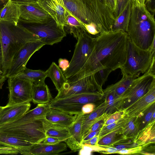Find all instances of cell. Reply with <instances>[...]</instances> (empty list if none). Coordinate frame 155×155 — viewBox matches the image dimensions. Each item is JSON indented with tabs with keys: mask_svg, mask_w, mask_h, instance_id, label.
Listing matches in <instances>:
<instances>
[{
	"mask_svg": "<svg viewBox=\"0 0 155 155\" xmlns=\"http://www.w3.org/2000/svg\"><path fill=\"white\" fill-rule=\"evenodd\" d=\"M127 39L126 32L122 31L100 33L94 38L93 49L83 67L67 82L77 81L104 68H120L125 61Z\"/></svg>",
	"mask_w": 155,
	"mask_h": 155,
	"instance_id": "6da1fadb",
	"label": "cell"
},
{
	"mask_svg": "<svg viewBox=\"0 0 155 155\" xmlns=\"http://www.w3.org/2000/svg\"><path fill=\"white\" fill-rule=\"evenodd\" d=\"M126 33L128 39L136 46L143 50L150 49L155 40V21L145 5L132 4Z\"/></svg>",
	"mask_w": 155,
	"mask_h": 155,
	"instance_id": "7a4b0ae2",
	"label": "cell"
},
{
	"mask_svg": "<svg viewBox=\"0 0 155 155\" xmlns=\"http://www.w3.org/2000/svg\"><path fill=\"white\" fill-rule=\"evenodd\" d=\"M38 40V36L18 24L0 21L3 75L6 76L12 59L18 51L27 43Z\"/></svg>",
	"mask_w": 155,
	"mask_h": 155,
	"instance_id": "3957f363",
	"label": "cell"
},
{
	"mask_svg": "<svg viewBox=\"0 0 155 155\" xmlns=\"http://www.w3.org/2000/svg\"><path fill=\"white\" fill-rule=\"evenodd\" d=\"M155 58V53L139 48L128 38L125 61L120 69L122 73L137 78L148 70Z\"/></svg>",
	"mask_w": 155,
	"mask_h": 155,
	"instance_id": "277c9868",
	"label": "cell"
},
{
	"mask_svg": "<svg viewBox=\"0 0 155 155\" xmlns=\"http://www.w3.org/2000/svg\"><path fill=\"white\" fill-rule=\"evenodd\" d=\"M51 127L45 119H38L13 125L0 126V133L20 138L33 144L42 142Z\"/></svg>",
	"mask_w": 155,
	"mask_h": 155,
	"instance_id": "5b68a950",
	"label": "cell"
},
{
	"mask_svg": "<svg viewBox=\"0 0 155 155\" xmlns=\"http://www.w3.org/2000/svg\"><path fill=\"white\" fill-rule=\"evenodd\" d=\"M104 98L103 93L99 91L77 94L58 99H53L49 103L50 108L75 115L81 112L85 104H95Z\"/></svg>",
	"mask_w": 155,
	"mask_h": 155,
	"instance_id": "8992f818",
	"label": "cell"
},
{
	"mask_svg": "<svg viewBox=\"0 0 155 155\" xmlns=\"http://www.w3.org/2000/svg\"><path fill=\"white\" fill-rule=\"evenodd\" d=\"M77 40L69 66L63 72L67 79L80 70L89 56L94 47V38L86 29L82 32Z\"/></svg>",
	"mask_w": 155,
	"mask_h": 155,
	"instance_id": "52a82bcc",
	"label": "cell"
},
{
	"mask_svg": "<svg viewBox=\"0 0 155 155\" xmlns=\"http://www.w3.org/2000/svg\"><path fill=\"white\" fill-rule=\"evenodd\" d=\"M87 8L88 24L95 25L100 33L111 31L115 18L113 12L99 0H84Z\"/></svg>",
	"mask_w": 155,
	"mask_h": 155,
	"instance_id": "ba28073f",
	"label": "cell"
},
{
	"mask_svg": "<svg viewBox=\"0 0 155 155\" xmlns=\"http://www.w3.org/2000/svg\"><path fill=\"white\" fill-rule=\"evenodd\" d=\"M18 24L38 36L45 45L59 42L66 36L64 29L58 27L53 18L42 24L28 23L19 20Z\"/></svg>",
	"mask_w": 155,
	"mask_h": 155,
	"instance_id": "9c48e42d",
	"label": "cell"
},
{
	"mask_svg": "<svg viewBox=\"0 0 155 155\" xmlns=\"http://www.w3.org/2000/svg\"><path fill=\"white\" fill-rule=\"evenodd\" d=\"M155 86V75L147 71L138 77L123 95L120 97L119 110H124Z\"/></svg>",
	"mask_w": 155,
	"mask_h": 155,
	"instance_id": "30bf717a",
	"label": "cell"
},
{
	"mask_svg": "<svg viewBox=\"0 0 155 155\" xmlns=\"http://www.w3.org/2000/svg\"><path fill=\"white\" fill-rule=\"evenodd\" d=\"M9 91L7 106L29 103L32 101L33 83L30 80L15 76L8 78Z\"/></svg>",
	"mask_w": 155,
	"mask_h": 155,
	"instance_id": "8fae6325",
	"label": "cell"
},
{
	"mask_svg": "<svg viewBox=\"0 0 155 155\" xmlns=\"http://www.w3.org/2000/svg\"><path fill=\"white\" fill-rule=\"evenodd\" d=\"M45 45L40 40L30 41L22 47L13 58L6 75V78L17 76L26 67L32 55Z\"/></svg>",
	"mask_w": 155,
	"mask_h": 155,
	"instance_id": "7c38bea8",
	"label": "cell"
},
{
	"mask_svg": "<svg viewBox=\"0 0 155 155\" xmlns=\"http://www.w3.org/2000/svg\"><path fill=\"white\" fill-rule=\"evenodd\" d=\"M103 90L96 82L94 74L73 82H67L54 99L85 93L99 91L103 93Z\"/></svg>",
	"mask_w": 155,
	"mask_h": 155,
	"instance_id": "4fadbf2b",
	"label": "cell"
},
{
	"mask_svg": "<svg viewBox=\"0 0 155 155\" xmlns=\"http://www.w3.org/2000/svg\"><path fill=\"white\" fill-rule=\"evenodd\" d=\"M37 3L55 20L58 27L64 29L67 24V13L70 12L66 7L64 0H37Z\"/></svg>",
	"mask_w": 155,
	"mask_h": 155,
	"instance_id": "5bb4252c",
	"label": "cell"
},
{
	"mask_svg": "<svg viewBox=\"0 0 155 155\" xmlns=\"http://www.w3.org/2000/svg\"><path fill=\"white\" fill-rule=\"evenodd\" d=\"M18 5L20 15L19 20L22 21L30 23L42 24L46 23L53 18L37 3Z\"/></svg>",
	"mask_w": 155,
	"mask_h": 155,
	"instance_id": "9a60e30c",
	"label": "cell"
},
{
	"mask_svg": "<svg viewBox=\"0 0 155 155\" xmlns=\"http://www.w3.org/2000/svg\"><path fill=\"white\" fill-rule=\"evenodd\" d=\"M155 102V86L124 110L126 116L141 117Z\"/></svg>",
	"mask_w": 155,
	"mask_h": 155,
	"instance_id": "2e32d148",
	"label": "cell"
},
{
	"mask_svg": "<svg viewBox=\"0 0 155 155\" xmlns=\"http://www.w3.org/2000/svg\"><path fill=\"white\" fill-rule=\"evenodd\" d=\"M31 107L30 102L1 106L0 126L12 122L21 118L29 110Z\"/></svg>",
	"mask_w": 155,
	"mask_h": 155,
	"instance_id": "e0dca14e",
	"label": "cell"
},
{
	"mask_svg": "<svg viewBox=\"0 0 155 155\" xmlns=\"http://www.w3.org/2000/svg\"><path fill=\"white\" fill-rule=\"evenodd\" d=\"M67 149V145L62 142L54 145H49L40 143L33 144L18 151L19 153L26 155H58Z\"/></svg>",
	"mask_w": 155,
	"mask_h": 155,
	"instance_id": "ac0fdd59",
	"label": "cell"
},
{
	"mask_svg": "<svg viewBox=\"0 0 155 155\" xmlns=\"http://www.w3.org/2000/svg\"><path fill=\"white\" fill-rule=\"evenodd\" d=\"M75 115L74 122L68 128L70 137L64 141L71 150L74 152L80 150L82 147V138L81 131L85 115L81 112Z\"/></svg>",
	"mask_w": 155,
	"mask_h": 155,
	"instance_id": "d6986e66",
	"label": "cell"
},
{
	"mask_svg": "<svg viewBox=\"0 0 155 155\" xmlns=\"http://www.w3.org/2000/svg\"><path fill=\"white\" fill-rule=\"evenodd\" d=\"M74 115L50 108L45 119L51 127L68 128L72 124L75 120L76 115Z\"/></svg>",
	"mask_w": 155,
	"mask_h": 155,
	"instance_id": "ffe728a7",
	"label": "cell"
},
{
	"mask_svg": "<svg viewBox=\"0 0 155 155\" xmlns=\"http://www.w3.org/2000/svg\"><path fill=\"white\" fill-rule=\"evenodd\" d=\"M49 104H38L35 108L29 110L21 118L12 122L4 125H13L36 119H45L47 113L50 108Z\"/></svg>",
	"mask_w": 155,
	"mask_h": 155,
	"instance_id": "44dd1931",
	"label": "cell"
},
{
	"mask_svg": "<svg viewBox=\"0 0 155 155\" xmlns=\"http://www.w3.org/2000/svg\"><path fill=\"white\" fill-rule=\"evenodd\" d=\"M20 16L19 5L10 0H8L0 9V21H5L17 25Z\"/></svg>",
	"mask_w": 155,
	"mask_h": 155,
	"instance_id": "7402d4cb",
	"label": "cell"
},
{
	"mask_svg": "<svg viewBox=\"0 0 155 155\" xmlns=\"http://www.w3.org/2000/svg\"><path fill=\"white\" fill-rule=\"evenodd\" d=\"M65 5L82 22L88 24L87 8L84 0H64Z\"/></svg>",
	"mask_w": 155,
	"mask_h": 155,
	"instance_id": "603a6c76",
	"label": "cell"
},
{
	"mask_svg": "<svg viewBox=\"0 0 155 155\" xmlns=\"http://www.w3.org/2000/svg\"><path fill=\"white\" fill-rule=\"evenodd\" d=\"M106 108L105 101L96 107L91 113L85 114L81 128V135L83 136L94 123L100 120L107 114L104 113Z\"/></svg>",
	"mask_w": 155,
	"mask_h": 155,
	"instance_id": "cb8c5ba5",
	"label": "cell"
},
{
	"mask_svg": "<svg viewBox=\"0 0 155 155\" xmlns=\"http://www.w3.org/2000/svg\"><path fill=\"white\" fill-rule=\"evenodd\" d=\"M48 86L45 83L33 84L31 101L35 104H48L53 100Z\"/></svg>",
	"mask_w": 155,
	"mask_h": 155,
	"instance_id": "d4e9b609",
	"label": "cell"
},
{
	"mask_svg": "<svg viewBox=\"0 0 155 155\" xmlns=\"http://www.w3.org/2000/svg\"><path fill=\"white\" fill-rule=\"evenodd\" d=\"M155 120L150 122L139 131L134 139L135 142L142 145L143 147L155 143Z\"/></svg>",
	"mask_w": 155,
	"mask_h": 155,
	"instance_id": "484cf974",
	"label": "cell"
},
{
	"mask_svg": "<svg viewBox=\"0 0 155 155\" xmlns=\"http://www.w3.org/2000/svg\"><path fill=\"white\" fill-rule=\"evenodd\" d=\"M132 2L130 0L119 16L115 18L112 31L126 32L130 18Z\"/></svg>",
	"mask_w": 155,
	"mask_h": 155,
	"instance_id": "4316f807",
	"label": "cell"
},
{
	"mask_svg": "<svg viewBox=\"0 0 155 155\" xmlns=\"http://www.w3.org/2000/svg\"><path fill=\"white\" fill-rule=\"evenodd\" d=\"M122 78L116 83L107 87L105 90L114 93L119 97H121L129 87L137 78L124 73H122Z\"/></svg>",
	"mask_w": 155,
	"mask_h": 155,
	"instance_id": "83f0119b",
	"label": "cell"
},
{
	"mask_svg": "<svg viewBox=\"0 0 155 155\" xmlns=\"http://www.w3.org/2000/svg\"><path fill=\"white\" fill-rule=\"evenodd\" d=\"M33 144L20 138L0 133V145L14 148L18 151Z\"/></svg>",
	"mask_w": 155,
	"mask_h": 155,
	"instance_id": "f1b7e54d",
	"label": "cell"
},
{
	"mask_svg": "<svg viewBox=\"0 0 155 155\" xmlns=\"http://www.w3.org/2000/svg\"><path fill=\"white\" fill-rule=\"evenodd\" d=\"M47 77H49L56 89L59 91L62 88L64 84L67 81L59 67L54 62H53L49 68L45 71Z\"/></svg>",
	"mask_w": 155,
	"mask_h": 155,
	"instance_id": "f546056e",
	"label": "cell"
},
{
	"mask_svg": "<svg viewBox=\"0 0 155 155\" xmlns=\"http://www.w3.org/2000/svg\"><path fill=\"white\" fill-rule=\"evenodd\" d=\"M140 120V118L137 117H127L122 128V134L124 138L134 139L139 131Z\"/></svg>",
	"mask_w": 155,
	"mask_h": 155,
	"instance_id": "4dcf8cb0",
	"label": "cell"
},
{
	"mask_svg": "<svg viewBox=\"0 0 155 155\" xmlns=\"http://www.w3.org/2000/svg\"><path fill=\"white\" fill-rule=\"evenodd\" d=\"M67 24L65 28L68 32L77 40L82 32L85 29L82 22L71 12L67 13Z\"/></svg>",
	"mask_w": 155,
	"mask_h": 155,
	"instance_id": "1f68e13d",
	"label": "cell"
},
{
	"mask_svg": "<svg viewBox=\"0 0 155 155\" xmlns=\"http://www.w3.org/2000/svg\"><path fill=\"white\" fill-rule=\"evenodd\" d=\"M16 76L30 80L35 84L45 83V80L47 77L46 71L40 70H33L26 67Z\"/></svg>",
	"mask_w": 155,
	"mask_h": 155,
	"instance_id": "d6a6232c",
	"label": "cell"
},
{
	"mask_svg": "<svg viewBox=\"0 0 155 155\" xmlns=\"http://www.w3.org/2000/svg\"><path fill=\"white\" fill-rule=\"evenodd\" d=\"M104 98L106 104L104 113L111 114L119 110L120 100L118 97L112 92L103 90Z\"/></svg>",
	"mask_w": 155,
	"mask_h": 155,
	"instance_id": "836d02e7",
	"label": "cell"
},
{
	"mask_svg": "<svg viewBox=\"0 0 155 155\" xmlns=\"http://www.w3.org/2000/svg\"><path fill=\"white\" fill-rule=\"evenodd\" d=\"M122 128L111 131L103 136L98 140V145L102 147H108L124 138L122 134Z\"/></svg>",
	"mask_w": 155,
	"mask_h": 155,
	"instance_id": "e575fe53",
	"label": "cell"
},
{
	"mask_svg": "<svg viewBox=\"0 0 155 155\" xmlns=\"http://www.w3.org/2000/svg\"><path fill=\"white\" fill-rule=\"evenodd\" d=\"M45 134L46 137H57L62 140L64 142L70 137L68 128L49 127L46 130Z\"/></svg>",
	"mask_w": 155,
	"mask_h": 155,
	"instance_id": "d590c367",
	"label": "cell"
},
{
	"mask_svg": "<svg viewBox=\"0 0 155 155\" xmlns=\"http://www.w3.org/2000/svg\"><path fill=\"white\" fill-rule=\"evenodd\" d=\"M127 118V117L125 116L113 123L107 125L102 126L98 134L99 140L107 134L123 127Z\"/></svg>",
	"mask_w": 155,
	"mask_h": 155,
	"instance_id": "8d00e7d4",
	"label": "cell"
},
{
	"mask_svg": "<svg viewBox=\"0 0 155 155\" xmlns=\"http://www.w3.org/2000/svg\"><path fill=\"white\" fill-rule=\"evenodd\" d=\"M139 146H142L140 143L135 142L132 138H123L108 147H112L119 151L123 149L134 147Z\"/></svg>",
	"mask_w": 155,
	"mask_h": 155,
	"instance_id": "74e56055",
	"label": "cell"
},
{
	"mask_svg": "<svg viewBox=\"0 0 155 155\" xmlns=\"http://www.w3.org/2000/svg\"><path fill=\"white\" fill-rule=\"evenodd\" d=\"M155 111V103H154L146 110L143 115L140 118L139 131L143 128L150 122L153 114Z\"/></svg>",
	"mask_w": 155,
	"mask_h": 155,
	"instance_id": "f35d334b",
	"label": "cell"
},
{
	"mask_svg": "<svg viewBox=\"0 0 155 155\" xmlns=\"http://www.w3.org/2000/svg\"><path fill=\"white\" fill-rule=\"evenodd\" d=\"M112 71V70L110 69L104 68L99 70L94 74L96 82L100 87H102L107 81L108 76Z\"/></svg>",
	"mask_w": 155,
	"mask_h": 155,
	"instance_id": "ab89813d",
	"label": "cell"
},
{
	"mask_svg": "<svg viewBox=\"0 0 155 155\" xmlns=\"http://www.w3.org/2000/svg\"><path fill=\"white\" fill-rule=\"evenodd\" d=\"M79 155H91V152H101L106 150L105 147L98 145H91L86 143H83L82 148L80 150Z\"/></svg>",
	"mask_w": 155,
	"mask_h": 155,
	"instance_id": "60d3db41",
	"label": "cell"
},
{
	"mask_svg": "<svg viewBox=\"0 0 155 155\" xmlns=\"http://www.w3.org/2000/svg\"><path fill=\"white\" fill-rule=\"evenodd\" d=\"M125 116L124 110H119L107 115L103 126H106L113 123L124 118Z\"/></svg>",
	"mask_w": 155,
	"mask_h": 155,
	"instance_id": "b9f144b4",
	"label": "cell"
},
{
	"mask_svg": "<svg viewBox=\"0 0 155 155\" xmlns=\"http://www.w3.org/2000/svg\"><path fill=\"white\" fill-rule=\"evenodd\" d=\"M107 115L106 114L101 119L93 124L83 136L82 138L89 133L101 128L103 125Z\"/></svg>",
	"mask_w": 155,
	"mask_h": 155,
	"instance_id": "7bdbcfd3",
	"label": "cell"
},
{
	"mask_svg": "<svg viewBox=\"0 0 155 155\" xmlns=\"http://www.w3.org/2000/svg\"><path fill=\"white\" fill-rule=\"evenodd\" d=\"M130 0H117L115 9L114 13L115 18L118 17Z\"/></svg>",
	"mask_w": 155,
	"mask_h": 155,
	"instance_id": "ee69618b",
	"label": "cell"
},
{
	"mask_svg": "<svg viewBox=\"0 0 155 155\" xmlns=\"http://www.w3.org/2000/svg\"><path fill=\"white\" fill-rule=\"evenodd\" d=\"M142 146H139L131 148L123 149L118 151L117 153L120 154H132L140 153L142 150Z\"/></svg>",
	"mask_w": 155,
	"mask_h": 155,
	"instance_id": "f6af8a7d",
	"label": "cell"
},
{
	"mask_svg": "<svg viewBox=\"0 0 155 155\" xmlns=\"http://www.w3.org/2000/svg\"><path fill=\"white\" fill-rule=\"evenodd\" d=\"M82 24L86 31L91 35H96L97 36L100 34L97 28L94 24L92 23L86 24L83 22Z\"/></svg>",
	"mask_w": 155,
	"mask_h": 155,
	"instance_id": "bcb514c9",
	"label": "cell"
},
{
	"mask_svg": "<svg viewBox=\"0 0 155 155\" xmlns=\"http://www.w3.org/2000/svg\"><path fill=\"white\" fill-rule=\"evenodd\" d=\"M18 151L14 148L4 146H0V154H17Z\"/></svg>",
	"mask_w": 155,
	"mask_h": 155,
	"instance_id": "7dc6e473",
	"label": "cell"
},
{
	"mask_svg": "<svg viewBox=\"0 0 155 155\" xmlns=\"http://www.w3.org/2000/svg\"><path fill=\"white\" fill-rule=\"evenodd\" d=\"M95 104L93 103H89L85 104L81 108V112L84 114L91 113L96 107Z\"/></svg>",
	"mask_w": 155,
	"mask_h": 155,
	"instance_id": "c3c4849f",
	"label": "cell"
},
{
	"mask_svg": "<svg viewBox=\"0 0 155 155\" xmlns=\"http://www.w3.org/2000/svg\"><path fill=\"white\" fill-rule=\"evenodd\" d=\"M62 142H63L62 140L58 138L47 136L42 142L49 145H54Z\"/></svg>",
	"mask_w": 155,
	"mask_h": 155,
	"instance_id": "681fc988",
	"label": "cell"
},
{
	"mask_svg": "<svg viewBox=\"0 0 155 155\" xmlns=\"http://www.w3.org/2000/svg\"><path fill=\"white\" fill-rule=\"evenodd\" d=\"M147 10L153 16L155 14V0L146 2L145 4Z\"/></svg>",
	"mask_w": 155,
	"mask_h": 155,
	"instance_id": "f907efd6",
	"label": "cell"
},
{
	"mask_svg": "<svg viewBox=\"0 0 155 155\" xmlns=\"http://www.w3.org/2000/svg\"><path fill=\"white\" fill-rule=\"evenodd\" d=\"M58 66L64 71L68 67L69 64V61L66 59L60 58L58 61Z\"/></svg>",
	"mask_w": 155,
	"mask_h": 155,
	"instance_id": "816d5d0a",
	"label": "cell"
},
{
	"mask_svg": "<svg viewBox=\"0 0 155 155\" xmlns=\"http://www.w3.org/2000/svg\"><path fill=\"white\" fill-rule=\"evenodd\" d=\"M117 0H104V4L114 13L116 6Z\"/></svg>",
	"mask_w": 155,
	"mask_h": 155,
	"instance_id": "f5cc1de1",
	"label": "cell"
},
{
	"mask_svg": "<svg viewBox=\"0 0 155 155\" xmlns=\"http://www.w3.org/2000/svg\"><path fill=\"white\" fill-rule=\"evenodd\" d=\"M101 128L95 131L91 132L86 135L82 138V143L89 140L95 135L98 134Z\"/></svg>",
	"mask_w": 155,
	"mask_h": 155,
	"instance_id": "db71d44e",
	"label": "cell"
},
{
	"mask_svg": "<svg viewBox=\"0 0 155 155\" xmlns=\"http://www.w3.org/2000/svg\"><path fill=\"white\" fill-rule=\"evenodd\" d=\"M98 134L95 135L89 140L82 143H86L91 145H98V142L99 140Z\"/></svg>",
	"mask_w": 155,
	"mask_h": 155,
	"instance_id": "11a10c76",
	"label": "cell"
},
{
	"mask_svg": "<svg viewBox=\"0 0 155 155\" xmlns=\"http://www.w3.org/2000/svg\"><path fill=\"white\" fill-rule=\"evenodd\" d=\"M105 147L106 150L101 152L100 153L104 154H110L117 153L118 150L116 148L112 147Z\"/></svg>",
	"mask_w": 155,
	"mask_h": 155,
	"instance_id": "9f6ffc18",
	"label": "cell"
},
{
	"mask_svg": "<svg viewBox=\"0 0 155 155\" xmlns=\"http://www.w3.org/2000/svg\"><path fill=\"white\" fill-rule=\"evenodd\" d=\"M18 4H25L36 3L37 0H10Z\"/></svg>",
	"mask_w": 155,
	"mask_h": 155,
	"instance_id": "6f0895ef",
	"label": "cell"
},
{
	"mask_svg": "<svg viewBox=\"0 0 155 155\" xmlns=\"http://www.w3.org/2000/svg\"><path fill=\"white\" fill-rule=\"evenodd\" d=\"M132 4L137 5H145L146 0H131Z\"/></svg>",
	"mask_w": 155,
	"mask_h": 155,
	"instance_id": "680465c9",
	"label": "cell"
},
{
	"mask_svg": "<svg viewBox=\"0 0 155 155\" xmlns=\"http://www.w3.org/2000/svg\"><path fill=\"white\" fill-rule=\"evenodd\" d=\"M6 78L5 76L3 75L2 72H0V89H2Z\"/></svg>",
	"mask_w": 155,
	"mask_h": 155,
	"instance_id": "91938a15",
	"label": "cell"
},
{
	"mask_svg": "<svg viewBox=\"0 0 155 155\" xmlns=\"http://www.w3.org/2000/svg\"><path fill=\"white\" fill-rule=\"evenodd\" d=\"M3 55L2 47L0 41V72L2 71V67Z\"/></svg>",
	"mask_w": 155,
	"mask_h": 155,
	"instance_id": "94428289",
	"label": "cell"
},
{
	"mask_svg": "<svg viewBox=\"0 0 155 155\" xmlns=\"http://www.w3.org/2000/svg\"><path fill=\"white\" fill-rule=\"evenodd\" d=\"M8 0H0V9L4 6Z\"/></svg>",
	"mask_w": 155,
	"mask_h": 155,
	"instance_id": "6125c7cd",
	"label": "cell"
},
{
	"mask_svg": "<svg viewBox=\"0 0 155 155\" xmlns=\"http://www.w3.org/2000/svg\"><path fill=\"white\" fill-rule=\"evenodd\" d=\"M99 1H100L101 2L103 3L104 4V0H99Z\"/></svg>",
	"mask_w": 155,
	"mask_h": 155,
	"instance_id": "be15d7a7",
	"label": "cell"
},
{
	"mask_svg": "<svg viewBox=\"0 0 155 155\" xmlns=\"http://www.w3.org/2000/svg\"><path fill=\"white\" fill-rule=\"evenodd\" d=\"M151 0H146V2H148V1H150ZM145 1V2H146Z\"/></svg>",
	"mask_w": 155,
	"mask_h": 155,
	"instance_id": "e7e4bbea",
	"label": "cell"
},
{
	"mask_svg": "<svg viewBox=\"0 0 155 155\" xmlns=\"http://www.w3.org/2000/svg\"><path fill=\"white\" fill-rule=\"evenodd\" d=\"M1 106H0V108H1Z\"/></svg>",
	"mask_w": 155,
	"mask_h": 155,
	"instance_id": "03108f58",
	"label": "cell"
}]
</instances>
